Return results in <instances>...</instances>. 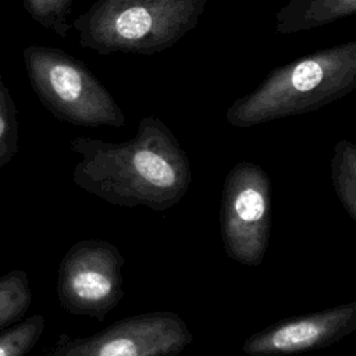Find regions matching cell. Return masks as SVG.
Wrapping results in <instances>:
<instances>
[{"instance_id":"52a82bcc","label":"cell","mask_w":356,"mask_h":356,"mask_svg":"<svg viewBox=\"0 0 356 356\" xmlns=\"http://www.w3.org/2000/svg\"><path fill=\"white\" fill-rule=\"evenodd\" d=\"M192 341L181 316L160 310L121 318L89 337L61 341L49 356H177Z\"/></svg>"},{"instance_id":"6da1fadb","label":"cell","mask_w":356,"mask_h":356,"mask_svg":"<svg viewBox=\"0 0 356 356\" xmlns=\"http://www.w3.org/2000/svg\"><path fill=\"white\" fill-rule=\"evenodd\" d=\"M70 147L81 156L75 185L114 206L163 211L178 204L192 182L185 150L156 115L143 117L128 140L75 136Z\"/></svg>"},{"instance_id":"7c38bea8","label":"cell","mask_w":356,"mask_h":356,"mask_svg":"<svg viewBox=\"0 0 356 356\" xmlns=\"http://www.w3.org/2000/svg\"><path fill=\"white\" fill-rule=\"evenodd\" d=\"M44 317L33 314L0 332V356H26L44 331Z\"/></svg>"},{"instance_id":"3957f363","label":"cell","mask_w":356,"mask_h":356,"mask_svg":"<svg viewBox=\"0 0 356 356\" xmlns=\"http://www.w3.org/2000/svg\"><path fill=\"white\" fill-rule=\"evenodd\" d=\"M209 0H95L71 21L78 43L100 56H154L200 21Z\"/></svg>"},{"instance_id":"4fadbf2b","label":"cell","mask_w":356,"mask_h":356,"mask_svg":"<svg viewBox=\"0 0 356 356\" xmlns=\"http://www.w3.org/2000/svg\"><path fill=\"white\" fill-rule=\"evenodd\" d=\"M26 14L40 26L60 38H67L72 29L70 15L74 0H21Z\"/></svg>"},{"instance_id":"8992f818","label":"cell","mask_w":356,"mask_h":356,"mask_svg":"<svg viewBox=\"0 0 356 356\" xmlns=\"http://www.w3.org/2000/svg\"><path fill=\"white\" fill-rule=\"evenodd\" d=\"M124 256L103 239L74 243L58 266L57 298L74 316L103 321L124 296Z\"/></svg>"},{"instance_id":"8fae6325","label":"cell","mask_w":356,"mask_h":356,"mask_svg":"<svg viewBox=\"0 0 356 356\" xmlns=\"http://www.w3.org/2000/svg\"><path fill=\"white\" fill-rule=\"evenodd\" d=\"M32 302L28 274L13 270L0 275V332L22 320Z\"/></svg>"},{"instance_id":"7a4b0ae2","label":"cell","mask_w":356,"mask_h":356,"mask_svg":"<svg viewBox=\"0 0 356 356\" xmlns=\"http://www.w3.org/2000/svg\"><path fill=\"white\" fill-rule=\"evenodd\" d=\"M355 88L356 40H349L273 68L253 90L232 102L225 120L249 128L316 111Z\"/></svg>"},{"instance_id":"30bf717a","label":"cell","mask_w":356,"mask_h":356,"mask_svg":"<svg viewBox=\"0 0 356 356\" xmlns=\"http://www.w3.org/2000/svg\"><path fill=\"white\" fill-rule=\"evenodd\" d=\"M330 165L335 193L348 216L356 221V145L346 139L338 140Z\"/></svg>"},{"instance_id":"ba28073f","label":"cell","mask_w":356,"mask_h":356,"mask_svg":"<svg viewBox=\"0 0 356 356\" xmlns=\"http://www.w3.org/2000/svg\"><path fill=\"white\" fill-rule=\"evenodd\" d=\"M356 330V302L274 323L252 334L242 350L248 356H286L327 348Z\"/></svg>"},{"instance_id":"277c9868","label":"cell","mask_w":356,"mask_h":356,"mask_svg":"<svg viewBox=\"0 0 356 356\" xmlns=\"http://www.w3.org/2000/svg\"><path fill=\"white\" fill-rule=\"evenodd\" d=\"M22 60L32 90L57 120L88 128L127 124L110 90L81 60L43 44L26 46Z\"/></svg>"},{"instance_id":"5b68a950","label":"cell","mask_w":356,"mask_h":356,"mask_svg":"<svg viewBox=\"0 0 356 356\" xmlns=\"http://www.w3.org/2000/svg\"><path fill=\"white\" fill-rule=\"evenodd\" d=\"M220 231L231 260L249 267L261 264L271 232V181L260 165L239 161L225 175Z\"/></svg>"},{"instance_id":"5bb4252c","label":"cell","mask_w":356,"mask_h":356,"mask_svg":"<svg viewBox=\"0 0 356 356\" xmlns=\"http://www.w3.org/2000/svg\"><path fill=\"white\" fill-rule=\"evenodd\" d=\"M18 143V111L0 70V170L15 156Z\"/></svg>"},{"instance_id":"9c48e42d","label":"cell","mask_w":356,"mask_h":356,"mask_svg":"<svg viewBox=\"0 0 356 356\" xmlns=\"http://www.w3.org/2000/svg\"><path fill=\"white\" fill-rule=\"evenodd\" d=\"M355 13L356 0H288L275 11V31L281 35L306 32Z\"/></svg>"}]
</instances>
